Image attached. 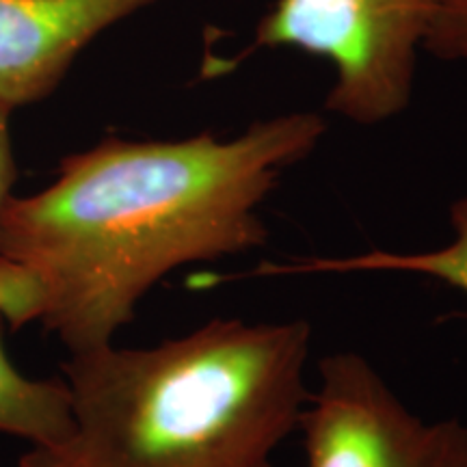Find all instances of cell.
I'll return each instance as SVG.
<instances>
[{
    "label": "cell",
    "mask_w": 467,
    "mask_h": 467,
    "mask_svg": "<svg viewBox=\"0 0 467 467\" xmlns=\"http://www.w3.org/2000/svg\"><path fill=\"white\" fill-rule=\"evenodd\" d=\"M72 396L66 381L31 379L11 364L0 334V433L52 446L72 433Z\"/></svg>",
    "instance_id": "7"
},
{
    "label": "cell",
    "mask_w": 467,
    "mask_h": 467,
    "mask_svg": "<svg viewBox=\"0 0 467 467\" xmlns=\"http://www.w3.org/2000/svg\"><path fill=\"white\" fill-rule=\"evenodd\" d=\"M11 110L0 107V217L14 197V184L17 180V162L11 141Z\"/></svg>",
    "instance_id": "8"
},
{
    "label": "cell",
    "mask_w": 467,
    "mask_h": 467,
    "mask_svg": "<svg viewBox=\"0 0 467 467\" xmlns=\"http://www.w3.org/2000/svg\"><path fill=\"white\" fill-rule=\"evenodd\" d=\"M312 327L214 318L148 348L69 353L72 433L20 467H275L299 431Z\"/></svg>",
    "instance_id": "2"
},
{
    "label": "cell",
    "mask_w": 467,
    "mask_h": 467,
    "mask_svg": "<svg viewBox=\"0 0 467 467\" xmlns=\"http://www.w3.org/2000/svg\"><path fill=\"white\" fill-rule=\"evenodd\" d=\"M325 132L323 115L292 110L232 139L109 134L66 156L0 217V318L37 320L69 353L113 344L175 268L260 249L262 203Z\"/></svg>",
    "instance_id": "1"
},
{
    "label": "cell",
    "mask_w": 467,
    "mask_h": 467,
    "mask_svg": "<svg viewBox=\"0 0 467 467\" xmlns=\"http://www.w3.org/2000/svg\"><path fill=\"white\" fill-rule=\"evenodd\" d=\"M452 241L440 249L400 251L372 249L366 254L347 258H306L295 262H265L251 277H282V275H320V273H405L435 279L467 295V195L459 197L451 208Z\"/></svg>",
    "instance_id": "6"
},
{
    "label": "cell",
    "mask_w": 467,
    "mask_h": 467,
    "mask_svg": "<svg viewBox=\"0 0 467 467\" xmlns=\"http://www.w3.org/2000/svg\"><path fill=\"white\" fill-rule=\"evenodd\" d=\"M448 0H275L236 63L260 48H290L334 69L325 109L355 126L405 113L420 50Z\"/></svg>",
    "instance_id": "3"
},
{
    "label": "cell",
    "mask_w": 467,
    "mask_h": 467,
    "mask_svg": "<svg viewBox=\"0 0 467 467\" xmlns=\"http://www.w3.org/2000/svg\"><path fill=\"white\" fill-rule=\"evenodd\" d=\"M159 0H0V107L46 100L100 35Z\"/></svg>",
    "instance_id": "5"
},
{
    "label": "cell",
    "mask_w": 467,
    "mask_h": 467,
    "mask_svg": "<svg viewBox=\"0 0 467 467\" xmlns=\"http://www.w3.org/2000/svg\"><path fill=\"white\" fill-rule=\"evenodd\" d=\"M299 431L307 467H467V424L411 413L353 350L320 359Z\"/></svg>",
    "instance_id": "4"
}]
</instances>
